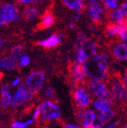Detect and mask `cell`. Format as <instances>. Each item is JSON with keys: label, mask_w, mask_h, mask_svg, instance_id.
<instances>
[{"label": "cell", "mask_w": 127, "mask_h": 128, "mask_svg": "<svg viewBox=\"0 0 127 128\" xmlns=\"http://www.w3.org/2000/svg\"><path fill=\"white\" fill-rule=\"evenodd\" d=\"M20 19V12L14 5L7 3L0 6V25L15 22Z\"/></svg>", "instance_id": "obj_3"}, {"label": "cell", "mask_w": 127, "mask_h": 128, "mask_svg": "<svg viewBox=\"0 0 127 128\" xmlns=\"http://www.w3.org/2000/svg\"><path fill=\"white\" fill-rule=\"evenodd\" d=\"M80 16V14H76V16H73V19H74V20H77V19H79Z\"/></svg>", "instance_id": "obj_38"}, {"label": "cell", "mask_w": 127, "mask_h": 128, "mask_svg": "<svg viewBox=\"0 0 127 128\" xmlns=\"http://www.w3.org/2000/svg\"><path fill=\"white\" fill-rule=\"evenodd\" d=\"M2 44H3V40L2 39H0V48L2 46Z\"/></svg>", "instance_id": "obj_39"}, {"label": "cell", "mask_w": 127, "mask_h": 128, "mask_svg": "<svg viewBox=\"0 0 127 128\" xmlns=\"http://www.w3.org/2000/svg\"><path fill=\"white\" fill-rule=\"evenodd\" d=\"M105 4L107 6L108 8L113 9L114 10L117 9V7L119 6L118 2L115 1V0H106V1H105Z\"/></svg>", "instance_id": "obj_28"}, {"label": "cell", "mask_w": 127, "mask_h": 128, "mask_svg": "<svg viewBox=\"0 0 127 128\" xmlns=\"http://www.w3.org/2000/svg\"><path fill=\"white\" fill-rule=\"evenodd\" d=\"M114 116H115V112L110 110L109 112H98L97 114V118L95 122L91 128H101L104 125H105L109 121H110Z\"/></svg>", "instance_id": "obj_9"}, {"label": "cell", "mask_w": 127, "mask_h": 128, "mask_svg": "<svg viewBox=\"0 0 127 128\" xmlns=\"http://www.w3.org/2000/svg\"><path fill=\"white\" fill-rule=\"evenodd\" d=\"M110 18L112 24L119 25H127V10H115L111 12Z\"/></svg>", "instance_id": "obj_11"}, {"label": "cell", "mask_w": 127, "mask_h": 128, "mask_svg": "<svg viewBox=\"0 0 127 128\" xmlns=\"http://www.w3.org/2000/svg\"><path fill=\"white\" fill-rule=\"evenodd\" d=\"M123 10H127V1L122 6V8H121Z\"/></svg>", "instance_id": "obj_36"}, {"label": "cell", "mask_w": 127, "mask_h": 128, "mask_svg": "<svg viewBox=\"0 0 127 128\" xmlns=\"http://www.w3.org/2000/svg\"><path fill=\"white\" fill-rule=\"evenodd\" d=\"M1 93H2V101H1L2 106V107L8 106L11 103L12 98L10 94V88L8 84H4L2 87Z\"/></svg>", "instance_id": "obj_14"}, {"label": "cell", "mask_w": 127, "mask_h": 128, "mask_svg": "<svg viewBox=\"0 0 127 128\" xmlns=\"http://www.w3.org/2000/svg\"><path fill=\"white\" fill-rule=\"evenodd\" d=\"M87 88L91 94L97 96L98 100L108 102L110 103L114 99L112 93L107 88L105 84L103 82L91 80L87 84Z\"/></svg>", "instance_id": "obj_2"}, {"label": "cell", "mask_w": 127, "mask_h": 128, "mask_svg": "<svg viewBox=\"0 0 127 128\" xmlns=\"http://www.w3.org/2000/svg\"><path fill=\"white\" fill-rule=\"evenodd\" d=\"M71 75L76 82H81L84 79V66L80 64H73L71 66Z\"/></svg>", "instance_id": "obj_13"}, {"label": "cell", "mask_w": 127, "mask_h": 128, "mask_svg": "<svg viewBox=\"0 0 127 128\" xmlns=\"http://www.w3.org/2000/svg\"><path fill=\"white\" fill-rule=\"evenodd\" d=\"M87 10L91 20L96 24H99L101 21V14H99L98 11L95 10L91 5L87 6Z\"/></svg>", "instance_id": "obj_21"}, {"label": "cell", "mask_w": 127, "mask_h": 128, "mask_svg": "<svg viewBox=\"0 0 127 128\" xmlns=\"http://www.w3.org/2000/svg\"><path fill=\"white\" fill-rule=\"evenodd\" d=\"M94 107L98 110L100 112H109L111 110V103L108 102L101 101V100H97L94 102Z\"/></svg>", "instance_id": "obj_18"}, {"label": "cell", "mask_w": 127, "mask_h": 128, "mask_svg": "<svg viewBox=\"0 0 127 128\" xmlns=\"http://www.w3.org/2000/svg\"><path fill=\"white\" fill-rule=\"evenodd\" d=\"M44 93H45V94L47 96H48V97H52V96L54 94V90L50 87H48L46 88L45 91H44Z\"/></svg>", "instance_id": "obj_30"}, {"label": "cell", "mask_w": 127, "mask_h": 128, "mask_svg": "<svg viewBox=\"0 0 127 128\" xmlns=\"http://www.w3.org/2000/svg\"><path fill=\"white\" fill-rule=\"evenodd\" d=\"M20 78H17L13 81H12V84L13 85V86H16V85H18L19 84H20Z\"/></svg>", "instance_id": "obj_35"}, {"label": "cell", "mask_w": 127, "mask_h": 128, "mask_svg": "<svg viewBox=\"0 0 127 128\" xmlns=\"http://www.w3.org/2000/svg\"><path fill=\"white\" fill-rule=\"evenodd\" d=\"M123 84H124V86L126 87V88L127 89V70L126 71L124 76H123Z\"/></svg>", "instance_id": "obj_34"}, {"label": "cell", "mask_w": 127, "mask_h": 128, "mask_svg": "<svg viewBox=\"0 0 127 128\" xmlns=\"http://www.w3.org/2000/svg\"><path fill=\"white\" fill-rule=\"evenodd\" d=\"M120 38H121V39H122V44H123V46L127 47V33L124 34Z\"/></svg>", "instance_id": "obj_32"}, {"label": "cell", "mask_w": 127, "mask_h": 128, "mask_svg": "<svg viewBox=\"0 0 127 128\" xmlns=\"http://www.w3.org/2000/svg\"><path fill=\"white\" fill-rule=\"evenodd\" d=\"M80 48H82L84 50V52L87 53L88 56H93L96 53V46H95V44L93 42H91L89 39H87Z\"/></svg>", "instance_id": "obj_20"}, {"label": "cell", "mask_w": 127, "mask_h": 128, "mask_svg": "<svg viewBox=\"0 0 127 128\" xmlns=\"http://www.w3.org/2000/svg\"><path fill=\"white\" fill-rule=\"evenodd\" d=\"M41 116L44 120H56L60 116L59 106L52 101H44L40 107Z\"/></svg>", "instance_id": "obj_5"}, {"label": "cell", "mask_w": 127, "mask_h": 128, "mask_svg": "<svg viewBox=\"0 0 127 128\" xmlns=\"http://www.w3.org/2000/svg\"><path fill=\"white\" fill-rule=\"evenodd\" d=\"M15 68V61L12 57H5L0 60V69H5L8 71Z\"/></svg>", "instance_id": "obj_19"}, {"label": "cell", "mask_w": 127, "mask_h": 128, "mask_svg": "<svg viewBox=\"0 0 127 128\" xmlns=\"http://www.w3.org/2000/svg\"><path fill=\"white\" fill-rule=\"evenodd\" d=\"M0 128H2V127H1V126H0Z\"/></svg>", "instance_id": "obj_42"}, {"label": "cell", "mask_w": 127, "mask_h": 128, "mask_svg": "<svg viewBox=\"0 0 127 128\" xmlns=\"http://www.w3.org/2000/svg\"><path fill=\"white\" fill-rule=\"evenodd\" d=\"M63 128H81V127L78 125H76V124H66L64 126Z\"/></svg>", "instance_id": "obj_33"}, {"label": "cell", "mask_w": 127, "mask_h": 128, "mask_svg": "<svg viewBox=\"0 0 127 128\" xmlns=\"http://www.w3.org/2000/svg\"><path fill=\"white\" fill-rule=\"evenodd\" d=\"M30 62V58L27 56H23V58L20 60V65L22 66H27Z\"/></svg>", "instance_id": "obj_29"}, {"label": "cell", "mask_w": 127, "mask_h": 128, "mask_svg": "<svg viewBox=\"0 0 127 128\" xmlns=\"http://www.w3.org/2000/svg\"><path fill=\"white\" fill-rule=\"evenodd\" d=\"M68 8L75 11H80L84 7V2L81 0H65L63 1Z\"/></svg>", "instance_id": "obj_17"}, {"label": "cell", "mask_w": 127, "mask_h": 128, "mask_svg": "<svg viewBox=\"0 0 127 128\" xmlns=\"http://www.w3.org/2000/svg\"><path fill=\"white\" fill-rule=\"evenodd\" d=\"M44 80V74L42 72H33L27 76L25 84L28 90L37 92L42 87Z\"/></svg>", "instance_id": "obj_6"}, {"label": "cell", "mask_w": 127, "mask_h": 128, "mask_svg": "<svg viewBox=\"0 0 127 128\" xmlns=\"http://www.w3.org/2000/svg\"><path fill=\"white\" fill-rule=\"evenodd\" d=\"M12 58L13 59L14 61H20L21 60V59L23 56V48L22 46H15L12 49Z\"/></svg>", "instance_id": "obj_22"}, {"label": "cell", "mask_w": 127, "mask_h": 128, "mask_svg": "<svg viewBox=\"0 0 127 128\" xmlns=\"http://www.w3.org/2000/svg\"><path fill=\"white\" fill-rule=\"evenodd\" d=\"M119 122H120V120H117L116 121H115V122H112V123L109 124V125L107 126L106 128H116L119 125Z\"/></svg>", "instance_id": "obj_31"}, {"label": "cell", "mask_w": 127, "mask_h": 128, "mask_svg": "<svg viewBox=\"0 0 127 128\" xmlns=\"http://www.w3.org/2000/svg\"><path fill=\"white\" fill-rule=\"evenodd\" d=\"M120 128H127V127H126L124 126H120Z\"/></svg>", "instance_id": "obj_41"}, {"label": "cell", "mask_w": 127, "mask_h": 128, "mask_svg": "<svg viewBox=\"0 0 127 128\" xmlns=\"http://www.w3.org/2000/svg\"><path fill=\"white\" fill-rule=\"evenodd\" d=\"M106 54L102 53L100 56H95L88 60L84 65V74L92 80L100 81L105 78L109 71V62Z\"/></svg>", "instance_id": "obj_1"}, {"label": "cell", "mask_w": 127, "mask_h": 128, "mask_svg": "<svg viewBox=\"0 0 127 128\" xmlns=\"http://www.w3.org/2000/svg\"><path fill=\"white\" fill-rule=\"evenodd\" d=\"M62 34H54L51 37L48 38L47 39L40 41L38 43L39 46H43L44 48H52V47H56L58 44L62 42Z\"/></svg>", "instance_id": "obj_12"}, {"label": "cell", "mask_w": 127, "mask_h": 128, "mask_svg": "<svg viewBox=\"0 0 127 128\" xmlns=\"http://www.w3.org/2000/svg\"><path fill=\"white\" fill-rule=\"evenodd\" d=\"M126 123H127V122H126Z\"/></svg>", "instance_id": "obj_43"}, {"label": "cell", "mask_w": 127, "mask_h": 128, "mask_svg": "<svg viewBox=\"0 0 127 128\" xmlns=\"http://www.w3.org/2000/svg\"><path fill=\"white\" fill-rule=\"evenodd\" d=\"M23 15L27 20H31L37 16V10L35 7H27L23 11Z\"/></svg>", "instance_id": "obj_24"}, {"label": "cell", "mask_w": 127, "mask_h": 128, "mask_svg": "<svg viewBox=\"0 0 127 128\" xmlns=\"http://www.w3.org/2000/svg\"><path fill=\"white\" fill-rule=\"evenodd\" d=\"M77 49V61L78 64L82 65V64L86 63L87 62V60H88V56L87 55V53L84 52V50L82 48H79Z\"/></svg>", "instance_id": "obj_23"}, {"label": "cell", "mask_w": 127, "mask_h": 128, "mask_svg": "<svg viewBox=\"0 0 127 128\" xmlns=\"http://www.w3.org/2000/svg\"><path fill=\"white\" fill-rule=\"evenodd\" d=\"M80 116L81 117L82 126L84 128H91L97 118V114L90 110L82 111V114Z\"/></svg>", "instance_id": "obj_8"}, {"label": "cell", "mask_w": 127, "mask_h": 128, "mask_svg": "<svg viewBox=\"0 0 127 128\" xmlns=\"http://www.w3.org/2000/svg\"><path fill=\"white\" fill-rule=\"evenodd\" d=\"M27 93H28V90L24 85L21 84L19 86L18 89L12 98V102H11L12 106L16 108L21 106L25 101H27Z\"/></svg>", "instance_id": "obj_7"}, {"label": "cell", "mask_w": 127, "mask_h": 128, "mask_svg": "<svg viewBox=\"0 0 127 128\" xmlns=\"http://www.w3.org/2000/svg\"><path fill=\"white\" fill-rule=\"evenodd\" d=\"M91 4V6H92V7L96 10L98 11L99 14H104L105 12V9L103 7V6L101 5V3H99L98 2H96V1H90L89 2Z\"/></svg>", "instance_id": "obj_27"}, {"label": "cell", "mask_w": 127, "mask_h": 128, "mask_svg": "<svg viewBox=\"0 0 127 128\" xmlns=\"http://www.w3.org/2000/svg\"><path fill=\"white\" fill-rule=\"evenodd\" d=\"M74 98L80 107H87L91 103V99L88 94L82 88H79L76 90Z\"/></svg>", "instance_id": "obj_10"}, {"label": "cell", "mask_w": 127, "mask_h": 128, "mask_svg": "<svg viewBox=\"0 0 127 128\" xmlns=\"http://www.w3.org/2000/svg\"><path fill=\"white\" fill-rule=\"evenodd\" d=\"M87 40V38L84 32H79L77 36V44H76L77 48L82 47V46H83L84 43Z\"/></svg>", "instance_id": "obj_26"}, {"label": "cell", "mask_w": 127, "mask_h": 128, "mask_svg": "<svg viewBox=\"0 0 127 128\" xmlns=\"http://www.w3.org/2000/svg\"><path fill=\"white\" fill-rule=\"evenodd\" d=\"M74 26V24H73V22H71L70 24H69V27H70L71 28H73V27Z\"/></svg>", "instance_id": "obj_40"}, {"label": "cell", "mask_w": 127, "mask_h": 128, "mask_svg": "<svg viewBox=\"0 0 127 128\" xmlns=\"http://www.w3.org/2000/svg\"><path fill=\"white\" fill-rule=\"evenodd\" d=\"M113 54L118 60L127 61V47L123 44H117L114 47Z\"/></svg>", "instance_id": "obj_15"}, {"label": "cell", "mask_w": 127, "mask_h": 128, "mask_svg": "<svg viewBox=\"0 0 127 128\" xmlns=\"http://www.w3.org/2000/svg\"><path fill=\"white\" fill-rule=\"evenodd\" d=\"M21 2L27 4V3H31V2H33V1H32V0H22Z\"/></svg>", "instance_id": "obj_37"}, {"label": "cell", "mask_w": 127, "mask_h": 128, "mask_svg": "<svg viewBox=\"0 0 127 128\" xmlns=\"http://www.w3.org/2000/svg\"><path fill=\"white\" fill-rule=\"evenodd\" d=\"M34 121H35V120L34 118L28 120L27 121H25V122H20V121L18 122V121H15V122L11 124V126L13 128H25L28 125L34 123Z\"/></svg>", "instance_id": "obj_25"}, {"label": "cell", "mask_w": 127, "mask_h": 128, "mask_svg": "<svg viewBox=\"0 0 127 128\" xmlns=\"http://www.w3.org/2000/svg\"><path fill=\"white\" fill-rule=\"evenodd\" d=\"M55 22V18L53 15L50 12H46L45 14L43 16L42 20L38 25L40 29H45L50 28Z\"/></svg>", "instance_id": "obj_16"}, {"label": "cell", "mask_w": 127, "mask_h": 128, "mask_svg": "<svg viewBox=\"0 0 127 128\" xmlns=\"http://www.w3.org/2000/svg\"><path fill=\"white\" fill-rule=\"evenodd\" d=\"M110 85L113 97L119 101H127V89L124 86L123 80L118 75H113L110 78Z\"/></svg>", "instance_id": "obj_4"}]
</instances>
